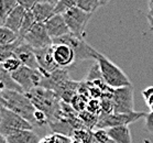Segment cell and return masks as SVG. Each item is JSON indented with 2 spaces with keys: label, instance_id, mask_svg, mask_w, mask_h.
Wrapping results in <instances>:
<instances>
[{
  "label": "cell",
  "instance_id": "6da1fadb",
  "mask_svg": "<svg viewBox=\"0 0 153 143\" xmlns=\"http://www.w3.org/2000/svg\"><path fill=\"white\" fill-rule=\"evenodd\" d=\"M36 110L44 112L49 118V124L59 121L61 119V98L53 90L36 87L27 93Z\"/></svg>",
  "mask_w": 153,
  "mask_h": 143
},
{
  "label": "cell",
  "instance_id": "7a4b0ae2",
  "mask_svg": "<svg viewBox=\"0 0 153 143\" xmlns=\"http://www.w3.org/2000/svg\"><path fill=\"white\" fill-rule=\"evenodd\" d=\"M1 96L6 101V108L21 116L22 118H25L27 121L30 122L32 126L35 127L34 115L36 108L33 106L28 95L25 93L4 89Z\"/></svg>",
  "mask_w": 153,
  "mask_h": 143
},
{
  "label": "cell",
  "instance_id": "3957f363",
  "mask_svg": "<svg viewBox=\"0 0 153 143\" xmlns=\"http://www.w3.org/2000/svg\"><path fill=\"white\" fill-rule=\"evenodd\" d=\"M96 62L100 67L102 79L108 85V87L112 89H118V88L132 86L131 80L129 79V77L126 75L125 72L115 63H112L104 54L99 53Z\"/></svg>",
  "mask_w": 153,
  "mask_h": 143
},
{
  "label": "cell",
  "instance_id": "277c9868",
  "mask_svg": "<svg viewBox=\"0 0 153 143\" xmlns=\"http://www.w3.org/2000/svg\"><path fill=\"white\" fill-rule=\"evenodd\" d=\"M53 44H66L72 47L76 56V62L85 61V59L97 61V56L99 54L98 51H96L93 46H91L85 41V39L77 38L72 33L53 40Z\"/></svg>",
  "mask_w": 153,
  "mask_h": 143
},
{
  "label": "cell",
  "instance_id": "5b68a950",
  "mask_svg": "<svg viewBox=\"0 0 153 143\" xmlns=\"http://www.w3.org/2000/svg\"><path fill=\"white\" fill-rule=\"evenodd\" d=\"M146 112L142 111H133L130 113H101L98 117V121L96 124L97 129H110L115 127H121V126H129L130 123L138 121L139 119L146 118Z\"/></svg>",
  "mask_w": 153,
  "mask_h": 143
},
{
  "label": "cell",
  "instance_id": "8992f818",
  "mask_svg": "<svg viewBox=\"0 0 153 143\" xmlns=\"http://www.w3.org/2000/svg\"><path fill=\"white\" fill-rule=\"evenodd\" d=\"M1 121H0V134L6 138L10 133L20 131V130H33L34 127L29 121H27L21 116L11 111L6 107L0 109Z\"/></svg>",
  "mask_w": 153,
  "mask_h": 143
},
{
  "label": "cell",
  "instance_id": "52a82bcc",
  "mask_svg": "<svg viewBox=\"0 0 153 143\" xmlns=\"http://www.w3.org/2000/svg\"><path fill=\"white\" fill-rule=\"evenodd\" d=\"M91 16H93L91 13H87L77 7L72 8L71 10L63 14L71 33L77 38L82 39H84L85 30H86L89 20L91 19Z\"/></svg>",
  "mask_w": 153,
  "mask_h": 143
},
{
  "label": "cell",
  "instance_id": "ba28073f",
  "mask_svg": "<svg viewBox=\"0 0 153 143\" xmlns=\"http://www.w3.org/2000/svg\"><path fill=\"white\" fill-rule=\"evenodd\" d=\"M12 78L20 85V87L27 94L32 89L40 87L44 75L40 70H33L22 65L19 70L12 73Z\"/></svg>",
  "mask_w": 153,
  "mask_h": 143
},
{
  "label": "cell",
  "instance_id": "9c48e42d",
  "mask_svg": "<svg viewBox=\"0 0 153 143\" xmlns=\"http://www.w3.org/2000/svg\"><path fill=\"white\" fill-rule=\"evenodd\" d=\"M114 112L130 113L133 112V86L114 89L112 94Z\"/></svg>",
  "mask_w": 153,
  "mask_h": 143
},
{
  "label": "cell",
  "instance_id": "30bf717a",
  "mask_svg": "<svg viewBox=\"0 0 153 143\" xmlns=\"http://www.w3.org/2000/svg\"><path fill=\"white\" fill-rule=\"evenodd\" d=\"M23 40L34 50L44 49L53 45V40L48 33L45 23H36Z\"/></svg>",
  "mask_w": 153,
  "mask_h": 143
},
{
  "label": "cell",
  "instance_id": "8fae6325",
  "mask_svg": "<svg viewBox=\"0 0 153 143\" xmlns=\"http://www.w3.org/2000/svg\"><path fill=\"white\" fill-rule=\"evenodd\" d=\"M35 56H36V61H38L39 67L44 76H48L54 70L59 68V65L55 63L54 61V56H53V45L49 47H44V49L34 50Z\"/></svg>",
  "mask_w": 153,
  "mask_h": 143
},
{
  "label": "cell",
  "instance_id": "7c38bea8",
  "mask_svg": "<svg viewBox=\"0 0 153 143\" xmlns=\"http://www.w3.org/2000/svg\"><path fill=\"white\" fill-rule=\"evenodd\" d=\"M14 57H17L23 66L30 67L33 70H40L38 61H36V56H35L34 49L29 45L28 43H25V40L16 49Z\"/></svg>",
  "mask_w": 153,
  "mask_h": 143
},
{
  "label": "cell",
  "instance_id": "4fadbf2b",
  "mask_svg": "<svg viewBox=\"0 0 153 143\" xmlns=\"http://www.w3.org/2000/svg\"><path fill=\"white\" fill-rule=\"evenodd\" d=\"M53 56L59 67L66 68L76 62L75 53L66 44H53Z\"/></svg>",
  "mask_w": 153,
  "mask_h": 143
},
{
  "label": "cell",
  "instance_id": "5bb4252c",
  "mask_svg": "<svg viewBox=\"0 0 153 143\" xmlns=\"http://www.w3.org/2000/svg\"><path fill=\"white\" fill-rule=\"evenodd\" d=\"M45 27L46 30H48V33H49L52 40L62 38L64 35H67L71 33L70 29H68L66 22L64 20L63 14H55L54 17H52L49 21L46 22Z\"/></svg>",
  "mask_w": 153,
  "mask_h": 143
},
{
  "label": "cell",
  "instance_id": "9a60e30c",
  "mask_svg": "<svg viewBox=\"0 0 153 143\" xmlns=\"http://www.w3.org/2000/svg\"><path fill=\"white\" fill-rule=\"evenodd\" d=\"M28 11L23 9L21 6H18L14 10H12L10 12V14L7 17L6 21L4 22V24L6 28H8L9 30L13 31L14 33L19 34L21 29V25L23 23V20L25 18V14H27Z\"/></svg>",
  "mask_w": 153,
  "mask_h": 143
},
{
  "label": "cell",
  "instance_id": "2e32d148",
  "mask_svg": "<svg viewBox=\"0 0 153 143\" xmlns=\"http://www.w3.org/2000/svg\"><path fill=\"white\" fill-rule=\"evenodd\" d=\"M36 23H46L52 17L55 16V7L40 1L31 10Z\"/></svg>",
  "mask_w": 153,
  "mask_h": 143
},
{
  "label": "cell",
  "instance_id": "e0dca14e",
  "mask_svg": "<svg viewBox=\"0 0 153 143\" xmlns=\"http://www.w3.org/2000/svg\"><path fill=\"white\" fill-rule=\"evenodd\" d=\"M8 143H40V136L33 130H20L6 136Z\"/></svg>",
  "mask_w": 153,
  "mask_h": 143
},
{
  "label": "cell",
  "instance_id": "ac0fdd59",
  "mask_svg": "<svg viewBox=\"0 0 153 143\" xmlns=\"http://www.w3.org/2000/svg\"><path fill=\"white\" fill-rule=\"evenodd\" d=\"M107 133L114 143H132L129 126L110 128V129H107Z\"/></svg>",
  "mask_w": 153,
  "mask_h": 143
},
{
  "label": "cell",
  "instance_id": "d6986e66",
  "mask_svg": "<svg viewBox=\"0 0 153 143\" xmlns=\"http://www.w3.org/2000/svg\"><path fill=\"white\" fill-rule=\"evenodd\" d=\"M0 84L2 85L6 89H9V90L25 93L23 89L20 87V85L18 84L17 82L12 78V74L4 70V67L1 64H0Z\"/></svg>",
  "mask_w": 153,
  "mask_h": 143
},
{
  "label": "cell",
  "instance_id": "ffe728a7",
  "mask_svg": "<svg viewBox=\"0 0 153 143\" xmlns=\"http://www.w3.org/2000/svg\"><path fill=\"white\" fill-rule=\"evenodd\" d=\"M19 6V0H0V22L4 24L7 17Z\"/></svg>",
  "mask_w": 153,
  "mask_h": 143
},
{
  "label": "cell",
  "instance_id": "44dd1931",
  "mask_svg": "<svg viewBox=\"0 0 153 143\" xmlns=\"http://www.w3.org/2000/svg\"><path fill=\"white\" fill-rule=\"evenodd\" d=\"M23 41V39H19L16 42L8 44V45H0V64H2L8 59L14 57V51L18 47V45Z\"/></svg>",
  "mask_w": 153,
  "mask_h": 143
},
{
  "label": "cell",
  "instance_id": "7402d4cb",
  "mask_svg": "<svg viewBox=\"0 0 153 143\" xmlns=\"http://www.w3.org/2000/svg\"><path fill=\"white\" fill-rule=\"evenodd\" d=\"M19 34L9 30L4 25H0V45H8L19 40Z\"/></svg>",
  "mask_w": 153,
  "mask_h": 143
},
{
  "label": "cell",
  "instance_id": "603a6c76",
  "mask_svg": "<svg viewBox=\"0 0 153 143\" xmlns=\"http://www.w3.org/2000/svg\"><path fill=\"white\" fill-rule=\"evenodd\" d=\"M93 138V131L86 128L74 130L72 134V140L77 143H91Z\"/></svg>",
  "mask_w": 153,
  "mask_h": 143
},
{
  "label": "cell",
  "instance_id": "cb8c5ba5",
  "mask_svg": "<svg viewBox=\"0 0 153 143\" xmlns=\"http://www.w3.org/2000/svg\"><path fill=\"white\" fill-rule=\"evenodd\" d=\"M100 6V0H76V7L87 13L93 14Z\"/></svg>",
  "mask_w": 153,
  "mask_h": 143
},
{
  "label": "cell",
  "instance_id": "d4e9b609",
  "mask_svg": "<svg viewBox=\"0 0 153 143\" xmlns=\"http://www.w3.org/2000/svg\"><path fill=\"white\" fill-rule=\"evenodd\" d=\"M35 24H36V21H35V19H34V16L32 14L31 11H28L27 14H25V20H23V23L21 25L20 32H19V36H20L21 39H25V35L31 31Z\"/></svg>",
  "mask_w": 153,
  "mask_h": 143
},
{
  "label": "cell",
  "instance_id": "484cf974",
  "mask_svg": "<svg viewBox=\"0 0 153 143\" xmlns=\"http://www.w3.org/2000/svg\"><path fill=\"white\" fill-rule=\"evenodd\" d=\"M73 140L70 136H63L59 133H52L40 140V143H72Z\"/></svg>",
  "mask_w": 153,
  "mask_h": 143
},
{
  "label": "cell",
  "instance_id": "4316f807",
  "mask_svg": "<svg viewBox=\"0 0 153 143\" xmlns=\"http://www.w3.org/2000/svg\"><path fill=\"white\" fill-rule=\"evenodd\" d=\"M74 7H76V0H59L55 6V14H64Z\"/></svg>",
  "mask_w": 153,
  "mask_h": 143
},
{
  "label": "cell",
  "instance_id": "83f0119b",
  "mask_svg": "<svg viewBox=\"0 0 153 143\" xmlns=\"http://www.w3.org/2000/svg\"><path fill=\"white\" fill-rule=\"evenodd\" d=\"M100 80H104L102 79V74H101L100 67L96 62V64L93 65V67L91 68L89 73L87 75V82L88 83H91V82L96 83V82H100Z\"/></svg>",
  "mask_w": 153,
  "mask_h": 143
},
{
  "label": "cell",
  "instance_id": "f1b7e54d",
  "mask_svg": "<svg viewBox=\"0 0 153 143\" xmlns=\"http://www.w3.org/2000/svg\"><path fill=\"white\" fill-rule=\"evenodd\" d=\"M2 66L4 67V70H8L9 73H14L16 70H18L22 66V64L17 57H11V59H8L7 61H4V63L1 64Z\"/></svg>",
  "mask_w": 153,
  "mask_h": 143
},
{
  "label": "cell",
  "instance_id": "f546056e",
  "mask_svg": "<svg viewBox=\"0 0 153 143\" xmlns=\"http://www.w3.org/2000/svg\"><path fill=\"white\" fill-rule=\"evenodd\" d=\"M142 97L146 101V104L148 105V107L153 104V86L151 87H148L146 89H143L142 90Z\"/></svg>",
  "mask_w": 153,
  "mask_h": 143
},
{
  "label": "cell",
  "instance_id": "4dcf8cb0",
  "mask_svg": "<svg viewBox=\"0 0 153 143\" xmlns=\"http://www.w3.org/2000/svg\"><path fill=\"white\" fill-rule=\"evenodd\" d=\"M144 130L148 133L153 134V111L146 115V118H144Z\"/></svg>",
  "mask_w": 153,
  "mask_h": 143
},
{
  "label": "cell",
  "instance_id": "1f68e13d",
  "mask_svg": "<svg viewBox=\"0 0 153 143\" xmlns=\"http://www.w3.org/2000/svg\"><path fill=\"white\" fill-rule=\"evenodd\" d=\"M39 2L40 0H19V6H21L27 11H31Z\"/></svg>",
  "mask_w": 153,
  "mask_h": 143
},
{
  "label": "cell",
  "instance_id": "d6a6232c",
  "mask_svg": "<svg viewBox=\"0 0 153 143\" xmlns=\"http://www.w3.org/2000/svg\"><path fill=\"white\" fill-rule=\"evenodd\" d=\"M146 20H148V23H149L150 28L153 27V7L149 8V11L146 13Z\"/></svg>",
  "mask_w": 153,
  "mask_h": 143
},
{
  "label": "cell",
  "instance_id": "836d02e7",
  "mask_svg": "<svg viewBox=\"0 0 153 143\" xmlns=\"http://www.w3.org/2000/svg\"><path fill=\"white\" fill-rule=\"evenodd\" d=\"M40 1H42V2H45V4H51V6H54V7H55L59 0H40Z\"/></svg>",
  "mask_w": 153,
  "mask_h": 143
},
{
  "label": "cell",
  "instance_id": "e575fe53",
  "mask_svg": "<svg viewBox=\"0 0 153 143\" xmlns=\"http://www.w3.org/2000/svg\"><path fill=\"white\" fill-rule=\"evenodd\" d=\"M4 107H6V101H4V97L0 95V109L4 108Z\"/></svg>",
  "mask_w": 153,
  "mask_h": 143
},
{
  "label": "cell",
  "instance_id": "d590c367",
  "mask_svg": "<svg viewBox=\"0 0 153 143\" xmlns=\"http://www.w3.org/2000/svg\"><path fill=\"white\" fill-rule=\"evenodd\" d=\"M0 143H8L7 139H6L2 134H0Z\"/></svg>",
  "mask_w": 153,
  "mask_h": 143
},
{
  "label": "cell",
  "instance_id": "8d00e7d4",
  "mask_svg": "<svg viewBox=\"0 0 153 143\" xmlns=\"http://www.w3.org/2000/svg\"><path fill=\"white\" fill-rule=\"evenodd\" d=\"M91 143H102V142H100V141H98L96 138H95L94 136H93V138H91Z\"/></svg>",
  "mask_w": 153,
  "mask_h": 143
},
{
  "label": "cell",
  "instance_id": "74e56055",
  "mask_svg": "<svg viewBox=\"0 0 153 143\" xmlns=\"http://www.w3.org/2000/svg\"><path fill=\"white\" fill-rule=\"evenodd\" d=\"M109 1H110V0H100V4H101V6H105V4H107Z\"/></svg>",
  "mask_w": 153,
  "mask_h": 143
},
{
  "label": "cell",
  "instance_id": "f35d334b",
  "mask_svg": "<svg viewBox=\"0 0 153 143\" xmlns=\"http://www.w3.org/2000/svg\"><path fill=\"white\" fill-rule=\"evenodd\" d=\"M153 7V0H149V8Z\"/></svg>",
  "mask_w": 153,
  "mask_h": 143
},
{
  "label": "cell",
  "instance_id": "ab89813d",
  "mask_svg": "<svg viewBox=\"0 0 153 143\" xmlns=\"http://www.w3.org/2000/svg\"><path fill=\"white\" fill-rule=\"evenodd\" d=\"M149 108L151 109V111H153V104H152V105H151V106H150Z\"/></svg>",
  "mask_w": 153,
  "mask_h": 143
},
{
  "label": "cell",
  "instance_id": "60d3db41",
  "mask_svg": "<svg viewBox=\"0 0 153 143\" xmlns=\"http://www.w3.org/2000/svg\"><path fill=\"white\" fill-rule=\"evenodd\" d=\"M150 31H151V32H153V27H152V28H150Z\"/></svg>",
  "mask_w": 153,
  "mask_h": 143
},
{
  "label": "cell",
  "instance_id": "b9f144b4",
  "mask_svg": "<svg viewBox=\"0 0 153 143\" xmlns=\"http://www.w3.org/2000/svg\"><path fill=\"white\" fill-rule=\"evenodd\" d=\"M72 143H77V142H75V141H73V142H72Z\"/></svg>",
  "mask_w": 153,
  "mask_h": 143
}]
</instances>
